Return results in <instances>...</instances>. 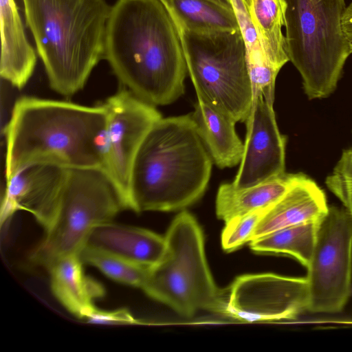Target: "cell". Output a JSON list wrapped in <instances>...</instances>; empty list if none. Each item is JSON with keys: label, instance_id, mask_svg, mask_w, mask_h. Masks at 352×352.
I'll list each match as a JSON object with an SVG mask.
<instances>
[{"label": "cell", "instance_id": "484cf974", "mask_svg": "<svg viewBox=\"0 0 352 352\" xmlns=\"http://www.w3.org/2000/svg\"><path fill=\"white\" fill-rule=\"evenodd\" d=\"M325 183L327 188L340 200L352 219V148L342 152Z\"/></svg>", "mask_w": 352, "mask_h": 352}, {"label": "cell", "instance_id": "d4e9b609", "mask_svg": "<svg viewBox=\"0 0 352 352\" xmlns=\"http://www.w3.org/2000/svg\"><path fill=\"white\" fill-rule=\"evenodd\" d=\"M271 206L235 217L226 222L221 236L223 249L230 252L250 243L256 226Z\"/></svg>", "mask_w": 352, "mask_h": 352}, {"label": "cell", "instance_id": "cb8c5ba5", "mask_svg": "<svg viewBox=\"0 0 352 352\" xmlns=\"http://www.w3.org/2000/svg\"><path fill=\"white\" fill-rule=\"evenodd\" d=\"M80 258L108 278L118 283L142 289L150 268L138 265L122 258L84 248Z\"/></svg>", "mask_w": 352, "mask_h": 352}, {"label": "cell", "instance_id": "ffe728a7", "mask_svg": "<svg viewBox=\"0 0 352 352\" xmlns=\"http://www.w3.org/2000/svg\"><path fill=\"white\" fill-rule=\"evenodd\" d=\"M270 65L278 72L289 61L285 36V0H241Z\"/></svg>", "mask_w": 352, "mask_h": 352}, {"label": "cell", "instance_id": "5b68a950", "mask_svg": "<svg viewBox=\"0 0 352 352\" xmlns=\"http://www.w3.org/2000/svg\"><path fill=\"white\" fill-rule=\"evenodd\" d=\"M204 233L186 210L172 221L164 236L160 261L150 268L142 289L179 314L192 316L204 310L226 316L227 290L217 287L208 267Z\"/></svg>", "mask_w": 352, "mask_h": 352}, {"label": "cell", "instance_id": "2e32d148", "mask_svg": "<svg viewBox=\"0 0 352 352\" xmlns=\"http://www.w3.org/2000/svg\"><path fill=\"white\" fill-rule=\"evenodd\" d=\"M82 264L79 255L72 254L56 259L47 269L55 298L75 316L88 319L96 309L95 300L104 296V289L85 274Z\"/></svg>", "mask_w": 352, "mask_h": 352}, {"label": "cell", "instance_id": "ac0fdd59", "mask_svg": "<svg viewBox=\"0 0 352 352\" xmlns=\"http://www.w3.org/2000/svg\"><path fill=\"white\" fill-rule=\"evenodd\" d=\"M191 115L214 164L220 168L239 164L244 144L236 132V122L199 98Z\"/></svg>", "mask_w": 352, "mask_h": 352}, {"label": "cell", "instance_id": "30bf717a", "mask_svg": "<svg viewBox=\"0 0 352 352\" xmlns=\"http://www.w3.org/2000/svg\"><path fill=\"white\" fill-rule=\"evenodd\" d=\"M104 104L107 123L102 170L116 190L123 208L131 210L130 182L133 162L146 133L162 116L155 105L128 89L118 91Z\"/></svg>", "mask_w": 352, "mask_h": 352}, {"label": "cell", "instance_id": "44dd1931", "mask_svg": "<svg viewBox=\"0 0 352 352\" xmlns=\"http://www.w3.org/2000/svg\"><path fill=\"white\" fill-rule=\"evenodd\" d=\"M230 1L236 14L245 45L253 100L259 96H264L274 100L275 82L279 72L269 63L241 0Z\"/></svg>", "mask_w": 352, "mask_h": 352}, {"label": "cell", "instance_id": "8992f818", "mask_svg": "<svg viewBox=\"0 0 352 352\" xmlns=\"http://www.w3.org/2000/svg\"><path fill=\"white\" fill-rule=\"evenodd\" d=\"M287 52L309 99L336 89L352 53L342 19L344 0H285Z\"/></svg>", "mask_w": 352, "mask_h": 352}, {"label": "cell", "instance_id": "e0dca14e", "mask_svg": "<svg viewBox=\"0 0 352 352\" xmlns=\"http://www.w3.org/2000/svg\"><path fill=\"white\" fill-rule=\"evenodd\" d=\"M0 74L2 78L20 89L34 72L36 55L27 39L14 0H0Z\"/></svg>", "mask_w": 352, "mask_h": 352}, {"label": "cell", "instance_id": "52a82bcc", "mask_svg": "<svg viewBox=\"0 0 352 352\" xmlns=\"http://www.w3.org/2000/svg\"><path fill=\"white\" fill-rule=\"evenodd\" d=\"M122 209L102 170L63 168L50 221L31 259L47 267L58 258L79 255L92 229L112 221Z\"/></svg>", "mask_w": 352, "mask_h": 352}, {"label": "cell", "instance_id": "9c48e42d", "mask_svg": "<svg viewBox=\"0 0 352 352\" xmlns=\"http://www.w3.org/2000/svg\"><path fill=\"white\" fill-rule=\"evenodd\" d=\"M307 269V311L341 312L352 289V219L344 208L329 206L319 221Z\"/></svg>", "mask_w": 352, "mask_h": 352}, {"label": "cell", "instance_id": "7402d4cb", "mask_svg": "<svg viewBox=\"0 0 352 352\" xmlns=\"http://www.w3.org/2000/svg\"><path fill=\"white\" fill-rule=\"evenodd\" d=\"M164 6L174 21L193 32L239 30L234 10L210 0H170Z\"/></svg>", "mask_w": 352, "mask_h": 352}, {"label": "cell", "instance_id": "7a4b0ae2", "mask_svg": "<svg viewBox=\"0 0 352 352\" xmlns=\"http://www.w3.org/2000/svg\"><path fill=\"white\" fill-rule=\"evenodd\" d=\"M106 123L104 104L19 98L6 128V179L34 164L102 170Z\"/></svg>", "mask_w": 352, "mask_h": 352}, {"label": "cell", "instance_id": "f546056e", "mask_svg": "<svg viewBox=\"0 0 352 352\" xmlns=\"http://www.w3.org/2000/svg\"><path fill=\"white\" fill-rule=\"evenodd\" d=\"M351 295H352V289H351Z\"/></svg>", "mask_w": 352, "mask_h": 352}, {"label": "cell", "instance_id": "8fae6325", "mask_svg": "<svg viewBox=\"0 0 352 352\" xmlns=\"http://www.w3.org/2000/svg\"><path fill=\"white\" fill-rule=\"evenodd\" d=\"M227 290L226 316L243 322L292 320L307 311L305 277L274 273L239 276Z\"/></svg>", "mask_w": 352, "mask_h": 352}, {"label": "cell", "instance_id": "9a60e30c", "mask_svg": "<svg viewBox=\"0 0 352 352\" xmlns=\"http://www.w3.org/2000/svg\"><path fill=\"white\" fill-rule=\"evenodd\" d=\"M328 210L323 190L312 179L297 173L288 190L270 206L261 219L252 241L287 227L319 221Z\"/></svg>", "mask_w": 352, "mask_h": 352}, {"label": "cell", "instance_id": "7c38bea8", "mask_svg": "<svg viewBox=\"0 0 352 352\" xmlns=\"http://www.w3.org/2000/svg\"><path fill=\"white\" fill-rule=\"evenodd\" d=\"M273 103L264 96L252 101L245 121L243 155L232 182L238 188L254 186L285 173L287 140L278 128Z\"/></svg>", "mask_w": 352, "mask_h": 352}, {"label": "cell", "instance_id": "83f0119b", "mask_svg": "<svg viewBox=\"0 0 352 352\" xmlns=\"http://www.w3.org/2000/svg\"><path fill=\"white\" fill-rule=\"evenodd\" d=\"M160 1L164 5H166V3H168L169 2L170 0H160ZM210 1H214L218 4H220L226 8H228L230 9H233L230 0H210Z\"/></svg>", "mask_w": 352, "mask_h": 352}, {"label": "cell", "instance_id": "4fadbf2b", "mask_svg": "<svg viewBox=\"0 0 352 352\" xmlns=\"http://www.w3.org/2000/svg\"><path fill=\"white\" fill-rule=\"evenodd\" d=\"M63 167L26 166L7 180L1 208V225L18 210L31 213L45 230L50 221Z\"/></svg>", "mask_w": 352, "mask_h": 352}, {"label": "cell", "instance_id": "5bb4252c", "mask_svg": "<svg viewBox=\"0 0 352 352\" xmlns=\"http://www.w3.org/2000/svg\"><path fill=\"white\" fill-rule=\"evenodd\" d=\"M84 248L151 268L162 259L166 241L164 236L149 230L109 221L92 229Z\"/></svg>", "mask_w": 352, "mask_h": 352}, {"label": "cell", "instance_id": "277c9868", "mask_svg": "<svg viewBox=\"0 0 352 352\" xmlns=\"http://www.w3.org/2000/svg\"><path fill=\"white\" fill-rule=\"evenodd\" d=\"M51 88L71 96L104 57L111 8L105 0H23Z\"/></svg>", "mask_w": 352, "mask_h": 352}, {"label": "cell", "instance_id": "ba28073f", "mask_svg": "<svg viewBox=\"0 0 352 352\" xmlns=\"http://www.w3.org/2000/svg\"><path fill=\"white\" fill-rule=\"evenodd\" d=\"M173 21L197 98L245 122L253 94L240 30L198 32Z\"/></svg>", "mask_w": 352, "mask_h": 352}, {"label": "cell", "instance_id": "3957f363", "mask_svg": "<svg viewBox=\"0 0 352 352\" xmlns=\"http://www.w3.org/2000/svg\"><path fill=\"white\" fill-rule=\"evenodd\" d=\"M212 162L191 113L162 117L133 162L131 210L174 211L192 205L207 188Z\"/></svg>", "mask_w": 352, "mask_h": 352}, {"label": "cell", "instance_id": "4316f807", "mask_svg": "<svg viewBox=\"0 0 352 352\" xmlns=\"http://www.w3.org/2000/svg\"><path fill=\"white\" fill-rule=\"evenodd\" d=\"M88 319L92 322L111 324H133L138 322L126 309L107 311L96 308Z\"/></svg>", "mask_w": 352, "mask_h": 352}, {"label": "cell", "instance_id": "603a6c76", "mask_svg": "<svg viewBox=\"0 0 352 352\" xmlns=\"http://www.w3.org/2000/svg\"><path fill=\"white\" fill-rule=\"evenodd\" d=\"M319 221L287 227L257 238L250 242V248L257 253L292 256L307 268L314 249Z\"/></svg>", "mask_w": 352, "mask_h": 352}, {"label": "cell", "instance_id": "d6986e66", "mask_svg": "<svg viewBox=\"0 0 352 352\" xmlns=\"http://www.w3.org/2000/svg\"><path fill=\"white\" fill-rule=\"evenodd\" d=\"M296 174H284L258 184L238 188L231 183L220 185L216 197V214L225 223L278 200L294 182Z\"/></svg>", "mask_w": 352, "mask_h": 352}, {"label": "cell", "instance_id": "6da1fadb", "mask_svg": "<svg viewBox=\"0 0 352 352\" xmlns=\"http://www.w3.org/2000/svg\"><path fill=\"white\" fill-rule=\"evenodd\" d=\"M141 100L166 105L184 93L188 73L177 29L160 0H118L107 24L104 57Z\"/></svg>", "mask_w": 352, "mask_h": 352}, {"label": "cell", "instance_id": "f1b7e54d", "mask_svg": "<svg viewBox=\"0 0 352 352\" xmlns=\"http://www.w3.org/2000/svg\"><path fill=\"white\" fill-rule=\"evenodd\" d=\"M349 43H350V47H351V49L352 51V41H349Z\"/></svg>", "mask_w": 352, "mask_h": 352}]
</instances>
